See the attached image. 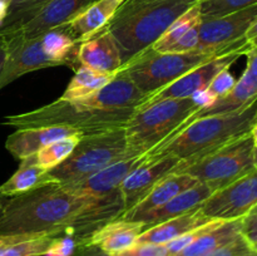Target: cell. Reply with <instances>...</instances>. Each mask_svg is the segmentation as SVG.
<instances>
[{
  "label": "cell",
  "instance_id": "681fc988",
  "mask_svg": "<svg viewBox=\"0 0 257 256\" xmlns=\"http://www.w3.org/2000/svg\"><path fill=\"white\" fill-rule=\"evenodd\" d=\"M122 2H123V3H124V2H125V0H122Z\"/></svg>",
  "mask_w": 257,
  "mask_h": 256
},
{
  "label": "cell",
  "instance_id": "30bf717a",
  "mask_svg": "<svg viewBox=\"0 0 257 256\" xmlns=\"http://www.w3.org/2000/svg\"><path fill=\"white\" fill-rule=\"evenodd\" d=\"M257 18V4L246 9L222 15L201 19L198 25L200 52H218L233 47L245 39L248 28Z\"/></svg>",
  "mask_w": 257,
  "mask_h": 256
},
{
  "label": "cell",
  "instance_id": "d590c367",
  "mask_svg": "<svg viewBox=\"0 0 257 256\" xmlns=\"http://www.w3.org/2000/svg\"><path fill=\"white\" fill-rule=\"evenodd\" d=\"M237 80L235 79L232 74L230 73V70L225 69L222 72L218 73L215 78H213L212 82L210 83V85L207 87V89L215 95L216 98H220L222 95H225L226 93L230 92L233 88V85L236 84Z\"/></svg>",
  "mask_w": 257,
  "mask_h": 256
},
{
  "label": "cell",
  "instance_id": "f6af8a7d",
  "mask_svg": "<svg viewBox=\"0 0 257 256\" xmlns=\"http://www.w3.org/2000/svg\"><path fill=\"white\" fill-rule=\"evenodd\" d=\"M148 2H155V0H125L120 7H132V5L143 4V3H148Z\"/></svg>",
  "mask_w": 257,
  "mask_h": 256
},
{
  "label": "cell",
  "instance_id": "bcb514c9",
  "mask_svg": "<svg viewBox=\"0 0 257 256\" xmlns=\"http://www.w3.org/2000/svg\"><path fill=\"white\" fill-rule=\"evenodd\" d=\"M251 136H252L253 142H255V145L257 146V122L255 123V125L252 127V130H251Z\"/></svg>",
  "mask_w": 257,
  "mask_h": 256
},
{
  "label": "cell",
  "instance_id": "4dcf8cb0",
  "mask_svg": "<svg viewBox=\"0 0 257 256\" xmlns=\"http://www.w3.org/2000/svg\"><path fill=\"white\" fill-rule=\"evenodd\" d=\"M82 137L83 136H72V137L60 138V140L49 143L35 153V161L42 168L52 171L53 168L64 162L72 155Z\"/></svg>",
  "mask_w": 257,
  "mask_h": 256
},
{
  "label": "cell",
  "instance_id": "3957f363",
  "mask_svg": "<svg viewBox=\"0 0 257 256\" xmlns=\"http://www.w3.org/2000/svg\"><path fill=\"white\" fill-rule=\"evenodd\" d=\"M136 109H98L79 100H57L28 112L4 117L3 124L14 128L68 127L84 135L124 128Z\"/></svg>",
  "mask_w": 257,
  "mask_h": 256
},
{
  "label": "cell",
  "instance_id": "ac0fdd59",
  "mask_svg": "<svg viewBox=\"0 0 257 256\" xmlns=\"http://www.w3.org/2000/svg\"><path fill=\"white\" fill-rule=\"evenodd\" d=\"M122 4V0H95L62 28L79 44L104 29Z\"/></svg>",
  "mask_w": 257,
  "mask_h": 256
},
{
  "label": "cell",
  "instance_id": "ffe728a7",
  "mask_svg": "<svg viewBox=\"0 0 257 256\" xmlns=\"http://www.w3.org/2000/svg\"><path fill=\"white\" fill-rule=\"evenodd\" d=\"M197 183V180L185 173H170L162 178L135 207L123 213L120 217L131 221H138V218L142 217L143 215L161 207L178 193L193 187Z\"/></svg>",
  "mask_w": 257,
  "mask_h": 256
},
{
  "label": "cell",
  "instance_id": "7402d4cb",
  "mask_svg": "<svg viewBox=\"0 0 257 256\" xmlns=\"http://www.w3.org/2000/svg\"><path fill=\"white\" fill-rule=\"evenodd\" d=\"M213 192H215V190L210 185L198 182L193 187L178 193L177 196H175L172 200L166 202L161 207L143 215L142 217L138 218V221L145 223L146 228L152 227V226L163 222V221H167L170 218L177 217V216L185 215L190 211L196 210Z\"/></svg>",
  "mask_w": 257,
  "mask_h": 256
},
{
  "label": "cell",
  "instance_id": "7c38bea8",
  "mask_svg": "<svg viewBox=\"0 0 257 256\" xmlns=\"http://www.w3.org/2000/svg\"><path fill=\"white\" fill-rule=\"evenodd\" d=\"M181 161L170 155H151L125 177L119 187L124 212L135 207L162 178L172 173ZM123 212V213H124Z\"/></svg>",
  "mask_w": 257,
  "mask_h": 256
},
{
  "label": "cell",
  "instance_id": "5b68a950",
  "mask_svg": "<svg viewBox=\"0 0 257 256\" xmlns=\"http://www.w3.org/2000/svg\"><path fill=\"white\" fill-rule=\"evenodd\" d=\"M198 109L200 107L192 97L160 100L138 108L124 127L128 151L136 155L150 153L180 131Z\"/></svg>",
  "mask_w": 257,
  "mask_h": 256
},
{
  "label": "cell",
  "instance_id": "7bdbcfd3",
  "mask_svg": "<svg viewBox=\"0 0 257 256\" xmlns=\"http://www.w3.org/2000/svg\"><path fill=\"white\" fill-rule=\"evenodd\" d=\"M7 15H8V4L3 2V0H0V25L4 23Z\"/></svg>",
  "mask_w": 257,
  "mask_h": 256
},
{
  "label": "cell",
  "instance_id": "74e56055",
  "mask_svg": "<svg viewBox=\"0 0 257 256\" xmlns=\"http://www.w3.org/2000/svg\"><path fill=\"white\" fill-rule=\"evenodd\" d=\"M200 25V24H198ZM198 25L193 27L187 32L185 37L181 38L175 45L170 49L168 53H190L197 50L200 44V33H198Z\"/></svg>",
  "mask_w": 257,
  "mask_h": 256
},
{
  "label": "cell",
  "instance_id": "d6986e66",
  "mask_svg": "<svg viewBox=\"0 0 257 256\" xmlns=\"http://www.w3.org/2000/svg\"><path fill=\"white\" fill-rule=\"evenodd\" d=\"M146 226L140 221L118 217L95 230L88 240V245L99 248L107 255L119 252L137 243Z\"/></svg>",
  "mask_w": 257,
  "mask_h": 256
},
{
  "label": "cell",
  "instance_id": "f1b7e54d",
  "mask_svg": "<svg viewBox=\"0 0 257 256\" xmlns=\"http://www.w3.org/2000/svg\"><path fill=\"white\" fill-rule=\"evenodd\" d=\"M201 23V14L198 4L188 9L187 12L183 13L177 20L171 24L165 32V34L152 45V49L158 53H168L171 48L178 42L182 37L187 34L190 29L198 25Z\"/></svg>",
  "mask_w": 257,
  "mask_h": 256
},
{
  "label": "cell",
  "instance_id": "d6a6232c",
  "mask_svg": "<svg viewBox=\"0 0 257 256\" xmlns=\"http://www.w3.org/2000/svg\"><path fill=\"white\" fill-rule=\"evenodd\" d=\"M85 245H88L87 241L79 237L74 228L69 227L55 237L44 256H73L78 248Z\"/></svg>",
  "mask_w": 257,
  "mask_h": 256
},
{
  "label": "cell",
  "instance_id": "7a4b0ae2",
  "mask_svg": "<svg viewBox=\"0 0 257 256\" xmlns=\"http://www.w3.org/2000/svg\"><path fill=\"white\" fill-rule=\"evenodd\" d=\"M257 122V102L246 109L227 114L206 115L163 141L151 155H170L180 161H192L251 132Z\"/></svg>",
  "mask_w": 257,
  "mask_h": 256
},
{
  "label": "cell",
  "instance_id": "4316f807",
  "mask_svg": "<svg viewBox=\"0 0 257 256\" xmlns=\"http://www.w3.org/2000/svg\"><path fill=\"white\" fill-rule=\"evenodd\" d=\"M40 42L45 54L57 63L58 67L69 65L74 70L77 69V53L79 44L62 27L45 32L40 35Z\"/></svg>",
  "mask_w": 257,
  "mask_h": 256
},
{
  "label": "cell",
  "instance_id": "5bb4252c",
  "mask_svg": "<svg viewBox=\"0 0 257 256\" xmlns=\"http://www.w3.org/2000/svg\"><path fill=\"white\" fill-rule=\"evenodd\" d=\"M147 155L148 153L140 156H128L103 168L99 172L94 173L82 182L64 186V187L94 198L107 197L119 191L120 185L125 180V177L147 157Z\"/></svg>",
  "mask_w": 257,
  "mask_h": 256
},
{
  "label": "cell",
  "instance_id": "ee69618b",
  "mask_svg": "<svg viewBox=\"0 0 257 256\" xmlns=\"http://www.w3.org/2000/svg\"><path fill=\"white\" fill-rule=\"evenodd\" d=\"M10 197H8V196H4L0 193V218H2V216L4 215V211L5 208H7V205L8 202H9Z\"/></svg>",
  "mask_w": 257,
  "mask_h": 256
},
{
  "label": "cell",
  "instance_id": "1f68e13d",
  "mask_svg": "<svg viewBox=\"0 0 257 256\" xmlns=\"http://www.w3.org/2000/svg\"><path fill=\"white\" fill-rule=\"evenodd\" d=\"M257 4V0H201L198 3L201 19L222 17Z\"/></svg>",
  "mask_w": 257,
  "mask_h": 256
},
{
  "label": "cell",
  "instance_id": "e0dca14e",
  "mask_svg": "<svg viewBox=\"0 0 257 256\" xmlns=\"http://www.w3.org/2000/svg\"><path fill=\"white\" fill-rule=\"evenodd\" d=\"M94 2L95 0H50L33 19L14 32H19L28 39L38 38L48 30L67 24Z\"/></svg>",
  "mask_w": 257,
  "mask_h": 256
},
{
  "label": "cell",
  "instance_id": "8fae6325",
  "mask_svg": "<svg viewBox=\"0 0 257 256\" xmlns=\"http://www.w3.org/2000/svg\"><path fill=\"white\" fill-rule=\"evenodd\" d=\"M7 37L8 49L5 63L0 72V90L18 78L45 68L58 67L44 53L38 38H25L19 32L4 34Z\"/></svg>",
  "mask_w": 257,
  "mask_h": 256
},
{
  "label": "cell",
  "instance_id": "52a82bcc",
  "mask_svg": "<svg viewBox=\"0 0 257 256\" xmlns=\"http://www.w3.org/2000/svg\"><path fill=\"white\" fill-rule=\"evenodd\" d=\"M257 167V146L251 132L192 161H181L173 173H185L216 191Z\"/></svg>",
  "mask_w": 257,
  "mask_h": 256
},
{
  "label": "cell",
  "instance_id": "d4e9b609",
  "mask_svg": "<svg viewBox=\"0 0 257 256\" xmlns=\"http://www.w3.org/2000/svg\"><path fill=\"white\" fill-rule=\"evenodd\" d=\"M238 235H241V218L216 220L200 237L175 256H210Z\"/></svg>",
  "mask_w": 257,
  "mask_h": 256
},
{
  "label": "cell",
  "instance_id": "f546056e",
  "mask_svg": "<svg viewBox=\"0 0 257 256\" xmlns=\"http://www.w3.org/2000/svg\"><path fill=\"white\" fill-rule=\"evenodd\" d=\"M50 0H10L8 15L0 25V33L8 34L19 29L22 25L35 17Z\"/></svg>",
  "mask_w": 257,
  "mask_h": 256
},
{
  "label": "cell",
  "instance_id": "e575fe53",
  "mask_svg": "<svg viewBox=\"0 0 257 256\" xmlns=\"http://www.w3.org/2000/svg\"><path fill=\"white\" fill-rule=\"evenodd\" d=\"M108 256H168L167 246L163 243L137 242L125 250Z\"/></svg>",
  "mask_w": 257,
  "mask_h": 256
},
{
  "label": "cell",
  "instance_id": "44dd1931",
  "mask_svg": "<svg viewBox=\"0 0 257 256\" xmlns=\"http://www.w3.org/2000/svg\"><path fill=\"white\" fill-rule=\"evenodd\" d=\"M255 102H257V78L245 69V72L242 73L241 78H238V80L230 92L226 93L222 97L217 98L215 103L211 104L210 107L196 110L186 123L197 119V118L206 117V115L240 112V110H243L252 105Z\"/></svg>",
  "mask_w": 257,
  "mask_h": 256
},
{
  "label": "cell",
  "instance_id": "6da1fadb",
  "mask_svg": "<svg viewBox=\"0 0 257 256\" xmlns=\"http://www.w3.org/2000/svg\"><path fill=\"white\" fill-rule=\"evenodd\" d=\"M201 0H155L119 7L105 28L117 43L123 67L152 47L177 20Z\"/></svg>",
  "mask_w": 257,
  "mask_h": 256
},
{
  "label": "cell",
  "instance_id": "9a60e30c",
  "mask_svg": "<svg viewBox=\"0 0 257 256\" xmlns=\"http://www.w3.org/2000/svg\"><path fill=\"white\" fill-rule=\"evenodd\" d=\"M72 136H84V133L73 128L59 127V125L18 128L15 132L8 136L5 141V148L15 160L23 161L30 156H34L38 151L49 143Z\"/></svg>",
  "mask_w": 257,
  "mask_h": 256
},
{
  "label": "cell",
  "instance_id": "7dc6e473",
  "mask_svg": "<svg viewBox=\"0 0 257 256\" xmlns=\"http://www.w3.org/2000/svg\"><path fill=\"white\" fill-rule=\"evenodd\" d=\"M3 2H4V3H7V4H8V5H9V3H10V0H3Z\"/></svg>",
  "mask_w": 257,
  "mask_h": 256
},
{
  "label": "cell",
  "instance_id": "ba28073f",
  "mask_svg": "<svg viewBox=\"0 0 257 256\" xmlns=\"http://www.w3.org/2000/svg\"><path fill=\"white\" fill-rule=\"evenodd\" d=\"M251 47L241 48V49L233 50V52L226 53V54L218 55L213 59L207 60L203 64L198 65L195 69L190 70L177 80L168 84L167 87L157 90L153 94L145 98L142 103L138 105V108L147 107L156 102L165 99H183V98H191L200 90L206 89L212 82L213 78L222 70L228 69L236 60L240 57L246 54Z\"/></svg>",
  "mask_w": 257,
  "mask_h": 256
},
{
  "label": "cell",
  "instance_id": "b9f144b4",
  "mask_svg": "<svg viewBox=\"0 0 257 256\" xmlns=\"http://www.w3.org/2000/svg\"><path fill=\"white\" fill-rule=\"evenodd\" d=\"M7 49H8L7 37L0 33V72H2L3 65H4L5 63V58H7Z\"/></svg>",
  "mask_w": 257,
  "mask_h": 256
},
{
  "label": "cell",
  "instance_id": "8992f818",
  "mask_svg": "<svg viewBox=\"0 0 257 256\" xmlns=\"http://www.w3.org/2000/svg\"><path fill=\"white\" fill-rule=\"evenodd\" d=\"M128 156L140 155L128 151L124 128L84 135L72 155L49 172L59 185H75Z\"/></svg>",
  "mask_w": 257,
  "mask_h": 256
},
{
  "label": "cell",
  "instance_id": "277c9868",
  "mask_svg": "<svg viewBox=\"0 0 257 256\" xmlns=\"http://www.w3.org/2000/svg\"><path fill=\"white\" fill-rule=\"evenodd\" d=\"M246 47H250L246 38L238 44L218 52L195 50L190 53H158L151 47L133 58L120 70L148 97L207 60Z\"/></svg>",
  "mask_w": 257,
  "mask_h": 256
},
{
  "label": "cell",
  "instance_id": "4fadbf2b",
  "mask_svg": "<svg viewBox=\"0 0 257 256\" xmlns=\"http://www.w3.org/2000/svg\"><path fill=\"white\" fill-rule=\"evenodd\" d=\"M77 63L78 67L84 65L104 74H117L123 68L117 43L107 28L97 33L94 37L79 43Z\"/></svg>",
  "mask_w": 257,
  "mask_h": 256
},
{
  "label": "cell",
  "instance_id": "8d00e7d4",
  "mask_svg": "<svg viewBox=\"0 0 257 256\" xmlns=\"http://www.w3.org/2000/svg\"><path fill=\"white\" fill-rule=\"evenodd\" d=\"M241 235L252 246L257 243V203L241 218Z\"/></svg>",
  "mask_w": 257,
  "mask_h": 256
},
{
  "label": "cell",
  "instance_id": "f35d334b",
  "mask_svg": "<svg viewBox=\"0 0 257 256\" xmlns=\"http://www.w3.org/2000/svg\"><path fill=\"white\" fill-rule=\"evenodd\" d=\"M246 58H247V65H246V70L248 73L257 78V45L256 47H251L250 49L246 52Z\"/></svg>",
  "mask_w": 257,
  "mask_h": 256
},
{
  "label": "cell",
  "instance_id": "836d02e7",
  "mask_svg": "<svg viewBox=\"0 0 257 256\" xmlns=\"http://www.w3.org/2000/svg\"><path fill=\"white\" fill-rule=\"evenodd\" d=\"M210 256H257V251L242 235H238Z\"/></svg>",
  "mask_w": 257,
  "mask_h": 256
},
{
  "label": "cell",
  "instance_id": "603a6c76",
  "mask_svg": "<svg viewBox=\"0 0 257 256\" xmlns=\"http://www.w3.org/2000/svg\"><path fill=\"white\" fill-rule=\"evenodd\" d=\"M212 218H208L203 215L200 208L190 211L185 215L170 218L167 221L157 223V225L148 227L143 231L138 237L137 242H150V243H168L170 241L211 222Z\"/></svg>",
  "mask_w": 257,
  "mask_h": 256
},
{
  "label": "cell",
  "instance_id": "9c48e42d",
  "mask_svg": "<svg viewBox=\"0 0 257 256\" xmlns=\"http://www.w3.org/2000/svg\"><path fill=\"white\" fill-rule=\"evenodd\" d=\"M257 203V167L213 192L200 205V211L212 220L242 218Z\"/></svg>",
  "mask_w": 257,
  "mask_h": 256
},
{
  "label": "cell",
  "instance_id": "60d3db41",
  "mask_svg": "<svg viewBox=\"0 0 257 256\" xmlns=\"http://www.w3.org/2000/svg\"><path fill=\"white\" fill-rule=\"evenodd\" d=\"M245 38L246 40H247L248 44H250V47H256L257 45V18L255 22L252 23V25L248 28Z\"/></svg>",
  "mask_w": 257,
  "mask_h": 256
},
{
  "label": "cell",
  "instance_id": "cb8c5ba5",
  "mask_svg": "<svg viewBox=\"0 0 257 256\" xmlns=\"http://www.w3.org/2000/svg\"><path fill=\"white\" fill-rule=\"evenodd\" d=\"M58 183L49 171L40 167L34 156L20 161L19 168L0 185V193L8 197L23 195L37 188Z\"/></svg>",
  "mask_w": 257,
  "mask_h": 256
},
{
  "label": "cell",
  "instance_id": "484cf974",
  "mask_svg": "<svg viewBox=\"0 0 257 256\" xmlns=\"http://www.w3.org/2000/svg\"><path fill=\"white\" fill-rule=\"evenodd\" d=\"M63 232L0 235V256H44L55 237Z\"/></svg>",
  "mask_w": 257,
  "mask_h": 256
},
{
  "label": "cell",
  "instance_id": "c3c4849f",
  "mask_svg": "<svg viewBox=\"0 0 257 256\" xmlns=\"http://www.w3.org/2000/svg\"><path fill=\"white\" fill-rule=\"evenodd\" d=\"M253 247H255V250L257 251V243H256V245H255V246H253Z\"/></svg>",
  "mask_w": 257,
  "mask_h": 256
},
{
  "label": "cell",
  "instance_id": "ab89813d",
  "mask_svg": "<svg viewBox=\"0 0 257 256\" xmlns=\"http://www.w3.org/2000/svg\"><path fill=\"white\" fill-rule=\"evenodd\" d=\"M73 256H108V255L103 252V251H100L99 248L94 247V246L85 245L78 248Z\"/></svg>",
  "mask_w": 257,
  "mask_h": 256
},
{
  "label": "cell",
  "instance_id": "83f0119b",
  "mask_svg": "<svg viewBox=\"0 0 257 256\" xmlns=\"http://www.w3.org/2000/svg\"><path fill=\"white\" fill-rule=\"evenodd\" d=\"M118 74V73H117ZM117 74H104L98 73L90 68L79 65L75 69L74 75L70 79L69 84L65 88L60 99L64 100H80L89 95L94 94L97 90L109 83Z\"/></svg>",
  "mask_w": 257,
  "mask_h": 256
},
{
  "label": "cell",
  "instance_id": "2e32d148",
  "mask_svg": "<svg viewBox=\"0 0 257 256\" xmlns=\"http://www.w3.org/2000/svg\"><path fill=\"white\" fill-rule=\"evenodd\" d=\"M146 95L138 89L123 70L109 83L79 102L98 109H136Z\"/></svg>",
  "mask_w": 257,
  "mask_h": 256
}]
</instances>
